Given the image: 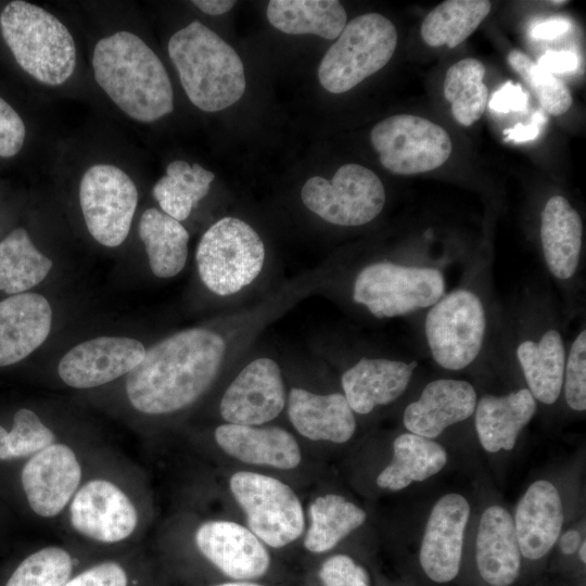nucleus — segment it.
I'll return each instance as SVG.
<instances>
[{"label":"nucleus","instance_id":"obj_1","mask_svg":"<svg viewBox=\"0 0 586 586\" xmlns=\"http://www.w3.org/2000/svg\"><path fill=\"white\" fill-rule=\"evenodd\" d=\"M227 353L216 331L192 328L145 351L127 375L126 392L135 409L148 415L181 410L198 400L215 381Z\"/></svg>","mask_w":586,"mask_h":586},{"label":"nucleus","instance_id":"obj_2","mask_svg":"<svg viewBox=\"0 0 586 586\" xmlns=\"http://www.w3.org/2000/svg\"><path fill=\"white\" fill-rule=\"evenodd\" d=\"M97 84L129 117L152 123L174 110V91L165 66L137 35L119 30L93 50Z\"/></svg>","mask_w":586,"mask_h":586},{"label":"nucleus","instance_id":"obj_3","mask_svg":"<svg viewBox=\"0 0 586 586\" xmlns=\"http://www.w3.org/2000/svg\"><path fill=\"white\" fill-rule=\"evenodd\" d=\"M168 54L188 99L198 109L218 112L244 94L246 79L241 58L200 21L170 37Z\"/></svg>","mask_w":586,"mask_h":586},{"label":"nucleus","instance_id":"obj_4","mask_svg":"<svg viewBox=\"0 0 586 586\" xmlns=\"http://www.w3.org/2000/svg\"><path fill=\"white\" fill-rule=\"evenodd\" d=\"M0 28L16 63L39 82L60 86L73 75L75 41L52 13L23 0L11 1L0 14Z\"/></svg>","mask_w":586,"mask_h":586},{"label":"nucleus","instance_id":"obj_5","mask_svg":"<svg viewBox=\"0 0 586 586\" xmlns=\"http://www.w3.org/2000/svg\"><path fill=\"white\" fill-rule=\"evenodd\" d=\"M445 290L444 273L434 266L380 260L359 270L352 296L373 317L384 319L430 308Z\"/></svg>","mask_w":586,"mask_h":586},{"label":"nucleus","instance_id":"obj_6","mask_svg":"<svg viewBox=\"0 0 586 586\" xmlns=\"http://www.w3.org/2000/svg\"><path fill=\"white\" fill-rule=\"evenodd\" d=\"M265 245L256 230L242 219L224 217L202 235L195 253L199 276L219 296L250 285L262 272Z\"/></svg>","mask_w":586,"mask_h":586},{"label":"nucleus","instance_id":"obj_7","mask_svg":"<svg viewBox=\"0 0 586 586\" xmlns=\"http://www.w3.org/2000/svg\"><path fill=\"white\" fill-rule=\"evenodd\" d=\"M397 46L394 24L379 13L361 14L346 23L318 66L320 85L343 93L383 68Z\"/></svg>","mask_w":586,"mask_h":586},{"label":"nucleus","instance_id":"obj_8","mask_svg":"<svg viewBox=\"0 0 586 586\" xmlns=\"http://www.w3.org/2000/svg\"><path fill=\"white\" fill-rule=\"evenodd\" d=\"M486 330L484 303L469 288L445 293L428 308L424 319L430 355L441 368L449 371L463 370L477 358Z\"/></svg>","mask_w":586,"mask_h":586},{"label":"nucleus","instance_id":"obj_9","mask_svg":"<svg viewBox=\"0 0 586 586\" xmlns=\"http://www.w3.org/2000/svg\"><path fill=\"white\" fill-rule=\"evenodd\" d=\"M304 205L324 221L357 227L372 221L383 209L385 190L371 169L348 163L331 180L315 176L301 190Z\"/></svg>","mask_w":586,"mask_h":586},{"label":"nucleus","instance_id":"obj_10","mask_svg":"<svg viewBox=\"0 0 586 586\" xmlns=\"http://www.w3.org/2000/svg\"><path fill=\"white\" fill-rule=\"evenodd\" d=\"M229 486L246 515L250 531L263 543L281 548L302 535L303 508L286 484L268 475L240 471L231 475Z\"/></svg>","mask_w":586,"mask_h":586},{"label":"nucleus","instance_id":"obj_11","mask_svg":"<svg viewBox=\"0 0 586 586\" xmlns=\"http://www.w3.org/2000/svg\"><path fill=\"white\" fill-rule=\"evenodd\" d=\"M370 140L383 167L395 175L436 169L453 151L449 135L442 126L410 114L381 120L372 128Z\"/></svg>","mask_w":586,"mask_h":586},{"label":"nucleus","instance_id":"obj_12","mask_svg":"<svg viewBox=\"0 0 586 586\" xmlns=\"http://www.w3.org/2000/svg\"><path fill=\"white\" fill-rule=\"evenodd\" d=\"M79 202L89 233L100 244L120 245L127 238L138 203L132 179L112 164H94L82 175Z\"/></svg>","mask_w":586,"mask_h":586},{"label":"nucleus","instance_id":"obj_13","mask_svg":"<svg viewBox=\"0 0 586 586\" xmlns=\"http://www.w3.org/2000/svg\"><path fill=\"white\" fill-rule=\"evenodd\" d=\"M286 404L280 366L269 357L250 361L225 391L219 411L227 423L260 425L276 419Z\"/></svg>","mask_w":586,"mask_h":586},{"label":"nucleus","instance_id":"obj_14","mask_svg":"<svg viewBox=\"0 0 586 586\" xmlns=\"http://www.w3.org/2000/svg\"><path fill=\"white\" fill-rule=\"evenodd\" d=\"M469 501L448 493L433 506L422 536L419 561L425 575L435 583L451 582L459 573Z\"/></svg>","mask_w":586,"mask_h":586},{"label":"nucleus","instance_id":"obj_15","mask_svg":"<svg viewBox=\"0 0 586 586\" xmlns=\"http://www.w3.org/2000/svg\"><path fill=\"white\" fill-rule=\"evenodd\" d=\"M69 520L79 534L101 543H117L132 534L137 510L129 497L106 480L87 482L74 496Z\"/></svg>","mask_w":586,"mask_h":586},{"label":"nucleus","instance_id":"obj_16","mask_svg":"<svg viewBox=\"0 0 586 586\" xmlns=\"http://www.w3.org/2000/svg\"><path fill=\"white\" fill-rule=\"evenodd\" d=\"M145 355L135 339L100 336L74 346L61 359L58 372L64 383L89 388L129 373Z\"/></svg>","mask_w":586,"mask_h":586},{"label":"nucleus","instance_id":"obj_17","mask_svg":"<svg viewBox=\"0 0 586 586\" xmlns=\"http://www.w3.org/2000/svg\"><path fill=\"white\" fill-rule=\"evenodd\" d=\"M81 468L73 449L52 443L25 463L21 481L33 511L43 518L60 513L75 494Z\"/></svg>","mask_w":586,"mask_h":586},{"label":"nucleus","instance_id":"obj_18","mask_svg":"<svg viewBox=\"0 0 586 586\" xmlns=\"http://www.w3.org/2000/svg\"><path fill=\"white\" fill-rule=\"evenodd\" d=\"M200 552L220 572L238 581L255 579L269 569L270 556L249 528L231 521H207L199 526Z\"/></svg>","mask_w":586,"mask_h":586},{"label":"nucleus","instance_id":"obj_19","mask_svg":"<svg viewBox=\"0 0 586 586\" xmlns=\"http://www.w3.org/2000/svg\"><path fill=\"white\" fill-rule=\"evenodd\" d=\"M477 402L474 386L459 379H436L429 382L403 415L408 432L432 438L447 428L473 416Z\"/></svg>","mask_w":586,"mask_h":586},{"label":"nucleus","instance_id":"obj_20","mask_svg":"<svg viewBox=\"0 0 586 586\" xmlns=\"http://www.w3.org/2000/svg\"><path fill=\"white\" fill-rule=\"evenodd\" d=\"M417 367L416 360L362 357L343 372V395L354 413L368 415L377 407L399 398Z\"/></svg>","mask_w":586,"mask_h":586},{"label":"nucleus","instance_id":"obj_21","mask_svg":"<svg viewBox=\"0 0 586 586\" xmlns=\"http://www.w3.org/2000/svg\"><path fill=\"white\" fill-rule=\"evenodd\" d=\"M563 520L557 487L547 480L533 482L519 500L513 519L521 555L530 560L545 557L561 535Z\"/></svg>","mask_w":586,"mask_h":586},{"label":"nucleus","instance_id":"obj_22","mask_svg":"<svg viewBox=\"0 0 586 586\" xmlns=\"http://www.w3.org/2000/svg\"><path fill=\"white\" fill-rule=\"evenodd\" d=\"M52 310L37 293L14 294L0 302V367L21 361L38 348L51 329Z\"/></svg>","mask_w":586,"mask_h":586},{"label":"nucleus","instance_id":"obj_23","mask_svg":"<svg viewBox=\"0 0 586 586\" xmlns=\"http://www.w3.org/2000/svg\"><path fill=\"white\" fill-rule=\"evenodd\" d=\"M542 253L550 275L559 282H570L581 267L583 222L579 214L563 195H552L540 213Z\"/></svg>","mask_w":586,"mask_h":586},{"label":"nucleus","instance_id":"obj_24","mask_svg":"<svg viewBox=\"0 0 586 586\" xmlns=\"http://www.w3.org/2000/svg\"><path fill=\"white\" fill-rule=\"evenodd\" d=\"M475 562L491 586H509L519 576L521 552L510 512L493 505L481 515L475 538Z\"/></svg>","mask_w":586,"mask_h":586},{"label":"nucleus","instance_id":"obj_25","mask_svg":"<svg viewBox=\"0 0 586 586\" xmlns=\"http://www.w3.org/2000/svg\"><path fill=\"white\" fill-rule=\"evenodd\" d=\"M288 416L295 430L311 441L342 444L356 431V418L343 393L316 394L292 387Z\"/></svg>","mask_w":586,"mask_h":586},{"label":"nucleus","instance_id":"obj_26","mask_svg":"<svg viewBox=\"0 0 586 586\" xmlns=\"http://www.w3.org/2000/svg\"><path fill=\"white\" fill-rule=\"evenodd\" d=\"M565 357L564 340L556 327H545L518 342L515 358L536 402L552 405L559 399Z\"/></svg>","mask_w":586,"mask_h":586},{"label":"nucleus","instance_id":"obj_27","mask_svg":"<svg viewBox=\"0 0 586 586\" xmlns=\"http://www.w3.org/2000/svg\"><path fill=\"white\" fill-rule=\"evenodd\" d=\"M215 440L221 450L245 463L293 469L301 462L296 440L279 426L226 423L216 428Z\"/></svg>","mask_w":586,"mask_h":586},{"label":"nucleus","instance_id":"obj_28","mask_svg":"<svg viewBox=\"0 0 586 586\" xmlns=\"http://www.w3.org/2000/svg\"><path fill=\"white\" fill-rule=\"evenodd\" d=\"M536 410L537 402L526 387L504 395H483L473 413L480 444L488 453L511 450Z\"/></svg>","mask_w":586,"mask_h":586},{"label":"nucleus","instance_id":"obj_29","mask_svg":"<svg viewBox=\"0 0 586 586\" xmlns=\"http://www.w3.org/2000/svg\"><path fill=\"white\" fill-rule=\"evenodd\" d=\"M446 462L447 453L441 444L410 432L403 433L394 440L392 460L378 475L377 484L397 492L437 474Z\"/></svg>","mask_w":586,"mask_h":586},{"label":"nucleus","instance_id":"obj_30","mask_svg":"<svg viewBox=\"0 0 586 586\" xmlns=\"http://www.w3.org/2000/svg\"><path fill=\"white\" fill-rule=\"evenodd\" d=\"M266 14L284 34H313L328 40L336 39L347 22L345 9L336 0H271Z\"/></svg>","mask_w":586,"mask_h":586},{"label":"nucleus","instance_id":"obj_31","mask_svg":"<svg viewBox=\"0 0 586 586\" xmlns=\"http://www.w3.org/2000/svg\"><path fill=\"white\" fill-rule=\"evenodd\" d=\"M139 237L156 277L171 278L183 269L189 233L180 221L157 208H148L140 217Z\"/></svg>","mask_w":586,"mask_h":586},{"label":"nucleus","instance_id":"obj_32","mask_svg":"<svg viewBox=\"0 0 586 586\" xmlns=\"http://www.w3.org/2000/svg\"><path fill=\"white\" fill-rule=\"evenodd\" d=\"M310 525L304 546L310 552H324L335 547L343 538L366 521V512L337 494L316 498L309 506Z\"/></svg>","mask_w":586,"mask_h":586},{"label":"nucleus","instance_id":"obj_33","mask_svg":"<svg viewBox=\"0 0 586 586\" xmlns=\"http://www.w3.org/2000/svg\"><path fill=\"white\" fill-rule=\"evenodd\" d=\"M52 267L50 258L33 244L24 228L0 242V291L20 294L40 283Z\"/></svg>","mask_w":586,"mask_h":586},{"label":"nucleus","instance_id":"obj_34","mask_svg":"<svg viewBox=\"0 0 586 586\" xmlns=\"http://www.w3.org/2000/svg\"><path fill=\"white\" fill-rule=\"evenodd\" d=\"M215 175L194 163L174 161L153 187L152 193L162 212L178 221L187 219L192 208L208 193Z\"/></svg>","mask_w":586,"mask_h":586},{"label":"nucleus","instance_id":"obj_35","mask_svg":"<svg viewBox=\"0 0 586 586\" xmlns=\"http://www.w3.org/2000/svg\"><path fill=\"white\" fill-rule=\"evenodd\" d=\"M487 0H447L423 20L421 37L430 47L455 48L463 42L488 15Z\"/></svg>","mask_w":586,"mask_h":586},{"label":"nucleus","instance_id":"obj_36","mask_svg":"<svg viewBox=\"0 0 586 586\" xmlns=\"http://www.w3.org/2000/svg\"><path fill=\"white\" fill-rule=\"evenodd\" d=\"M484 76L483 63L473 58L458 61L446 72L444 97L456 122L464 127L479 120L486 109L488 89Z\"/></svg>","mask_w":586,"mask_h":586},{"label":"nucleus","instance_id":"obj_37","mask_svg":"<svg viewBox=\"0 0 586 586\" xmlns=\"http://www.w3.org/2000/svg\"><path fill=\"white\" fill-rule=\"evenodd\" d=\"M72 569L73 560L66 550L46 547L25 558L5 586H63Z\"/></svg>","mask_w":586,"mask_h":586},{"label":"nucleus","instance_id":"obj_38","mask_svg":"<svg viewBox=\"0 0 586 586\" xmlns=\"http://www.w3.org/2000/svg\"><path fill=\"white\" fill-rule=\"evenodd\" d=\"M510 67L527 84L536 94L540 106L551 115H562L573 103L566 85L555 75L540 68L533 60L519 50L507 56Z\"/></svg>","mask_w":586,"mask_h":586},{"label":"nucleus","instance_id":"obj_39","mask_svg":"<svg viewBox=\"0 0 586 586\" xmlns=\"http://www.w3.org/2000/svg\"><path fill=\"white\" fill-rule=\"evenodd\" d=\"M53 441V432L33 410L21 408L15 412L12 430L8 432L12 458L33 456L51 445Z\"/></svg>","mask_w":586,"mask_h":586},{"label":"nucleus","instance_id":"obj_40","mask_svg":"<svg viewBox=\"0 0 586 586\" xmlns=\"http://www.w3.org/2000/svg\"><path fill=\"white\" fill-rule=\"evenodd\" d=\"M574 411L586 409V330L582 329L566 351L562 391Z\"/></svg>","mask_w":586,"mask_h":586},{"label":"nucleus","instance_id":"obj_41","mask_svg":"<svg viewBox=\"0 0 586 586\" xmlns=\"http://www.w3.org/2000/svg\"><path fill=\"white\" fill-rule=\"evenodd\" d=\"M324 586H370L366 569L343 553L329 557L319 570Z\"/></svg>","mask_w":586,"mask_h":586},{"label":"nucleus","instance_id":"obj_42","mask_svg":"<svg viewBox=\"0 0 586 586\" xmlns=\"http://www.w3.org/2000/svg\"><path fill=\"white\" fill-rule=\"evenodd\" d=\"M26 129L18 113L0 97V156L16 155L25 140Z\"/></svg>","mask_w":586,"mask_h":586},{"label":"nucleus","instance_id":"obj_43","mask_svg":"<svg viewBox=\"0 0 586 586\" xmlns=\"http://www.w3.org/2000/svg\"><path fill=\"white\" fill-rule=\"evenodd\" d=\"M125 570L116 562L95 564L68 579L63 586H127Z\"/></svg>","mask_w":586,"mask_h":586},{"label":"nucleus","instance_id":"obj_44","mask_svg":"<svg viewBox=\"0 0 586 586\" xmlns=\"http://www.w3.org/2000/svg\"><path fill=\"white\" fill-rule=\"evenodd\" d=\"M526 104L527 94L520 85L512 81H507L495 91L488 102L489 109L499 113L524 111Z\"/></svg>","mask_w":586,"mask_h":586},{"label":"nucleus","instance_id":"obj_45","mask_svg":"<svg viewBox=\"0 0 586 586\" xmlns=\"http://www.w3.org/2000/svg\"><path fill=\"white\" fill-rule=\"evenodd\" d=\"M536 64L553 75L574 71L577 67L578 60L572 51L548 50L538 59Z\"/></svg>","mask_w":586,"mask_h":586},{"label":"nucleus","instance_id":"obj_46","mask_svg":"<svg viewBox=\"0 0 586 586\" xmlns=\"http://www.w3.org/2000/svg\"><path fill=\"white\" fill-rule=\"evenodd\" d=\"M546 124V116L542 111H537L533 117L531 124L523 125L521 123L515 124L513 127L504 131L505 141L525 142L534 140L539 135L540 128Z\"/></svg>","mask_w":586,"mask_h":586},{"label":"nucleus","instance_id":"obj_47","mask_svg":"<svg viewBox=\"0 0 586 586\" xmlns=\"http://www.w3.org/2000/svg\"><path fill=\"white\" fill-rule=\"evenodd\" d=\"M571 28L569 21L564 18H550L544 22L536 24L531 29V37L539 40H551L555 39Z\"/></svg>","mask_w":586,"mask_h":586},{"label":"nucleus","instance_id":"obj_48","mask_svg":"<svg viewBox=\"0 0 586 586\" xmlns=\"http://www.w3.org/2000/svg\"><path fill=\"white\" fill-rule=\"evenodd\" d=\"M192 3L208 15H221L229 12L235 4L231 0H194Z\"/></svg>","mask_w":586,"mask_h":586},{"label":"nucleus","instance_id":"obj_49","mask_svg":"<svg viewBox=\"0 0 586 586\" xmlns=\"http://www.w3.org/2000/svg\"><path fill=\"white\" fill-rule=\"evenodd\" d=\"M559 547L563 555L570 556L577 551L582 535L577 530L570 528L559 536Z\"/></svg>","mask_w":586,"mask_h":586},{"label":"nucleus","instance_id":"obj_50","mask_svg":"<svg viewBox=\"0 0 586 586\" xmlns=\"http://www.w3.org/2000/svg\"><path fill=\"white\" fill-rule=\"evenodd\" d=\"M13 459L8 444V431L0 425V460Z\"/></svg>","mask_w":586,"mask_h":586},{"label":"nucleus","instance_id":"obj_51","mask_svg":"<svg viewBox=\"0 0 586 586\" xmlns=\"http://www.w3.org/2000/svg\"><path fill=\"white\" fill-rule=\"evenodd\" d=\"M215 586H263V585H259L257 583H252V582H229V583L218 584Z\"/></svg>","mask_w":586,"mask_h":586},{"label":"nucleus","instance_id":"obj_52","mask_svg":"<svg viewBox=\"0 0 586 586\" xmlns=\"http://www.w3.org/2000/svg\"><path fill=\"white\" fill-rule=\"evenodd\" d=\"M577 551H578L579 560L583 563H585L586 562V543H585V540H582Z\"/></svg>","mask_w":586,"mask_h":586},{"label":"nucleus","instance_id":"obj_53","mask_svg":"<svg viewBox=\"0 0 586 586\" xmlns=\"http://www.w3.org/2000/svg\"><path fill=\"white\" fill-rule=\"evenodd\" d=\"M552 3L559 4V3H565V1H552Z\"/></svg>","mask_w":586,"mask_h":586}]
</instances>
